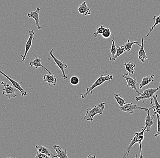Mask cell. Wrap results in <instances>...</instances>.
<instances>
[{
    "mask_svg": "<svg viewBox=\"0 0 160 158\" xmlns=\"http://www.w3.org/2000/svg\"><path fill=\"white\" fill-rule=\"evenodd\" d=\"M146 131V129L144 127L142 128V130L139 132H136L135 133L133 138L131 140V143L128 146L127 148V150L126 153H125L124 155L123 156V158L127 157L129 155L130 150L132 149V147L135 145L136 143H138L140 146V158H143V156L142 155V143L144 139V132Z\"/></svg>",
    "mask_w": 160,
    "mask_h": 158,
    "instance_id": "1",
    "label": "cell"
},
{
    "mask_svg": "<svg viewBox=\"0 0 160 158\" xmlns=\"http://www.w3.org/2000/svg\"><path fill=\"white\" fill-rule=\"evenodd\" d=\"M112 79V75H111L109 74H107V72H106L105 74H100L99 77L95 81L92 85L90 87L87 88L86 93L84 94H81V98L82 99H86V98H88V95L90 93H91L92 96V91L94 89H95L97 87L101 86L105 82L108 81H111Z\"/></svg>",
    "mask_w": 160,
    "mask_h": 158,
    "instance_id": "2",
    "label": "cell"
},
{
    "mask_svg": "<svg viewBox=\"0 0 160 158\" xmlns=\"http://www.w3.org/2000/svg\"><path fill=\"white\" fill-rule=\"evenodd\" d=\"M105 103H101L92 107H88L86 110V114L83 117L84 120L92 122L96 115H102L105 109Z\"/></svg>",
    "mask_w": 160,
    "mask_h": 158,
    "instance_id": "3",
    "label": "cell"
},
{
    "mask_svg": "<svg viewBox=\"0 0 160 158\" xmlns=\"http://www.w3.org/2000/svg\"><path fill=\"white\" fill-rule=\"evenodd\" d=\"M7 82L8 81H6V82L2 81L0 83V85H2L3 86L2 94L5 95L6 97L8 98V99H10L17 96L16 93L18 90L13 86H12L10 85Z\"/></svg>",
    "mask_w": 160,
    "mask_h": 158,
    "instance_id": "4",
    "label": "cell"
},
{
    "mask_svg": "<svg viewBox=\"0 0 160 158\" xmlns=\"http://www.w3.org/2000/svg\"><path fill=\"white\" fill-rule=\"evenodd\" d=\"M53 51L54 48H52L51 50V51H50L49 53L50 57L48 59V60H50L51 59H53L56 65L61 70V71H62V74L63 78L64 79H66L68 78V77L66 75V73H65V69L68 68V65L65 64V63H64L63 62L61 61V60L58 59L56 58V57H55V56L53 54Z\"/></svg>",
    "mask_w": 160,
    "mask_h": 158,
    "instance_id": "5",
    "label": "cell"
},
{
    "mask_svg": "<svg viewBox=\"0 0 160 158\" xmlns=\"http://www.w3.org/2000/svg\"><path fill=\"white\" fill-rule=\"evenodd\" d=\"M160 89V87H159L155 89H145L142 93H141V95L136 97V101H139L140 100H143L146 99H148L152 98L155 93L159 90Z\"/></svg>",
    "mask_w": 160,
    "mask_h": 158,
    "instance_id": "6",
    "label": "cell"
},
{
    "mask_svg": "<svg viewBox=\"0 0 160 158\" xmlns=\"http://www.w3.org/2000/svg\"><path fill=\"white\" fill-rule=\"evenodd\" d=\"M120 110L125 112L130 113V114H132L134 112V111L137 110H142L148 112V110L149 108L142 107H138L137 105V104H133L132 103H127L126 104L124 105L122 107H120Z\"/></svg>",
    "mask_w": 160,
    "mask_h": 158,
    "instance_id": "7",
    "label": "cell"
},
{
    "mask_svg": "<svg viewBox=\"0 0 160 158\" xmlns=\"http://www.w3.org/2000/svg\"><path fill=\"white\" fill-rule=\"evenodd\" d=\"M0 74H1L2 75L6 77V78L8 79V80L9 81L11 82L13 86L16 89H18V90L19 91L21 92L22 96L25 97L28 94V92H26V91L22 88V86H21V84H22V82L19 83V82L16 81H15V80H14L13 79H12V78L3 72L2 71L1 69H0Z\"/></svg>",
    "mask_w": 160,
    "mask_h": 158,
    "instance_id": "8",
    "label": "cell"
},
{
    "mask_svg": "<svg viewBox=\"0 0 160 158\" xmlns=\"http://www.w3.org/2000/svg\"><path fill=\"white\" fill-rule=\"evenodd\" d=\"M123 77L124 78L127 82V87H130L132 89H133L135 91L138 93V96L140 95L141 93L137 89V87L139 84L137 82V79L130 76V74L129 73L124 74Z\"/></svg>",
    "mask_w": 160,
    "mask_h": 158,
    "instance_id": "9",
    "label": "cell"
},
{
    "mask_svg": "<svg viewBox=\"0 0 160 158\" xmlns=\"http://www.w3.org/2000/svg\"><path fill=\"white\" fill-rule=\"evenodd\" d=\"M35 34L34 31L33 30L29 31V38L27 43H26V46H25L24 54V55H21L22 58V62L24 61L27 54H28L29 51L30 50V48L32 47L33 40L34 39V36Z\"/></svg>",
    "mask_w": 160,
    "mask_h": 158,
    "instance_id": "10",
    "label": "cell"
},
{
    "mask_svg": "<svg viewBox=\"0 0 160 158\" xmlns=\"http://www.w3.org/2000/svg\"><path fill=\"white\" fill-rule=\"evenodd\" d=\"M35 56V59L33 60H31L29 63V65L31 67H34L35 69H37L39 68L40 67H42L43 69H44L45 70L48 72L49 74H52L51 72L47 69L42 64V60L41 58L39 56H37L32 53Z\"/></svg>",
    "mask_w": 160,
    "mask_h": 158,
    "instance_id": "11",
    "label": "cell"
},
{
    "mask_svg": "<svg viewBox=\"0 0 160 158\" xmlns=\"http://www.w3.org/2000/svg\"><path fill=\"white\" fill-rule=\"evenodd\" d=\"M40 12V8L39 7H38L36 9V10L34 12H30V13H28L27 15L28 17L31 18L33 19L35 21V25L37 26L38 30L41 29L42 27L40 25L39 23L40 20L39 18V13Z\"/></svg>",
    "mask_w": 160,
    "mask_h": 158,
    "instance_id": "12",
    "label": "cell"
},
{
    "mask_svg": "<svg viewBox=\"0 0 160 158\" xmlns=\"http://www.w3.org/2000/svg\"><path fill=\"white\" fill-rule=\"evenodd\" d=\"M152 109V107L150 108L148 111V115L145 117V126L144 127L146 129V131L147 132H148L151 130V128L153 124V115L151 116L150 115V111Z\"/></svg>",
    "mask_w": 160,
    "mask_h": 158,
    "instance_id": "13",
    "label": "cell"
},
{
    "mask_svg": "<svg viewBox=\"0 0 160 158\" xmlns=\"http://www.w3.org/2000/svg\"><path fill=\"white\" fill-rule=\"evenodd\" d=\"M43 79L44 81L48 83L50 87H55L58 82L57 78L52 74H49L44 75Z\"/></svg>",
    "mask_w": 160,
    "mask_h": 158,
    "instance_id": "14",
    "label": "cell"
},
{
    "mask_svg": "<svg viewBox=\"0 0 160 158\" xmlns=\"http://www.w3.org/2000/svg\"><path fill=\"white\" fill-rule=\"evenodd\" d=\"M158 95H154L153 96L152 98L154 104H153L152 102L151 101V104L154 111V114L153 115L154 116H155L157 114L160 116V104L158 102Z\"/></svg>",
    "mask_w": 160,
    "mask_h": 158,
    "instance_id": "15",
    "label": "cell"
},
{
    "mask_svg": "<svg viewBox=\"0 0 160 158\" xmlns=\"http://www.w3.org/2000/svg\"><path fill=\"white\" fill-rule=\"evenodd\" d=\"M53 148L57 152V155L55 156L54 158H68L67 155V150H63L60 146L56 145L53 146Z\"/></svg>",
    "mask_w": 160,
    "mask_h": 158,
    "instance_id": "16",
    "label": "cell"
},
{
    "mask_svg": "<svg viewBox=\"0 0 160 158\" xmlns=\"http://www.w3.org/2000/svg\"><path fill=\"white\" fill-rule=\"evenodd\" d=\"M35 147L38 150V152L46 154L48 156L49 158H54L56 155L54 153H52L48 147H45L41 145H39L35 146Z\"/></svg>",
    "mask_w": 160,
    "mask_h": 158,
    "instance_id": "17",
    "label": "cell"
},
{
    "mask_svg": "<svg viewBox=\"0 0 160 158\" xmlns=\"http://www.w3.org/2000/svg\"><path fill=\"white\" fill-rule=\"evenodd\" d=\"M144 40L143 38H142V44H141L140 49L139 51L138 54V59L140 60V61L142 63H144L146 59H148V57L147 56L146 54L144 48V44L146 43Z\"/></svg>",
    "mask_w": 160,
    "mask_h": 158,
    "instance_id": "18",
    "label": "cell"
},
{
    "mask_svg": "<svg viewBox=\"0 0 160 158\" xmlns=\"http://www.w3.org/2000/svg\"><path fill=\"white\" fill-rule=\"evenodd\" d=\"M78 11L80 14L84 16L90 15L91 14V10L87 5L86 2H83L79 6Z\"/></svg>",
    "mask_w": 160,
    "mask_h": 158,
    "instance_id": "19",
    "label": "cell"
},
{
    "mask_svg": "<svg viewBox=\"0 0 160 158\" xmlns=\"http://www.w3.org/2000/svg\"><path fill=\"white\" fill-rule=\"evenodd\" d=\"M155 77L154 75H147L146 77H143L142 81L139 84V89H142L143 87L148 85L151 82H153L154 81Z\"/></svg>",
    "mask_w": 160,
    "mask_h": 158,
    "instance_id": "20",
    "label": "cell"
},
{
    "mask_svg": "<svg viewBox=\"0 0 160 158\" xmlns=\"http://www.w3.org/2000/svg\"><path fill=\"white\" fill-rule=\"evenodd\" d=\"M125 52V49L122 46H118L117 47V52L114 55L109 57V60L111 61H114L116 60L119 57L122 55Z\"/></svg>",
    "mask_w": 160,
    "mask_h": 158,
    "instance_id": "21",
    "label": "cell"
},
{
    "mask_svg": "<svg viewBox=\"0 0 160 158\" xmlns=\"http://www.w3.org/2000/svg\"><path fill=\"white\" fill-rule=\"evenodd\" d=\"M124 65L126 68V70L128 72V73L130 74H133L136 68V64L129 61L128 63H125Z\"/></svg>",
    "mask_w": 160,
    "mask_h": 158,
    "instance_id": "22",
    "label": "cell"
},
{
    "mask_svg": "<svg viewBox=\"0 0 160 158\" xmlns=\"http://www.w3.org/2000/svg\"><path fill=\"white\" fill-rule=\"evenodd\" d=\"M138 45L140 47H141V44H140L138 42H136V41H134V42H131L129 40H128L127 43H125L122 46V47L125 49V51L126 52H129L131 50V49L132 48V47L133 45L134 44Z\"/></svg>",
    "mask_w": 160,
    "mask_h": 158,
    "instance_id": "23",
    "label": "cell"
},
{
    "mask_svg": "<svg viewBox=\"0 0 160 158\" xmlns=\"http://www.w3.org/2000/svg\"><path fill=\"white\" fill-rule=\"evenodd\" d=\"M153 18L154 20L153 25L152 26V28H150L148 33L147 34V35L146 36V38L148 37L149 35L150 34V33H151L153 31L154 29L155 28V27H156V26L160 24V15L158 16H154Z\"/></svg>",
    "mask_w": 160,
    "mask_h": 158,
    "instance_id": "24",
    "label": "cell"
},
{
    "mask_svg": "<svg viewBox=\"0 0 160 158\" xmlns=\"http://www.w3.org/2000/svg\"><path fill=\"white\" fill-rule=\"evenodd\" d=\"M114 97L115 99L117 101V103H118L120 107L124 105L127 104L125 99H123L121 97V95L120 94L116 93L114 94Z\"/></svg>",
    "mask_w": 160,
    "mask_h": 158,
    "instance_id": "25",
    "label": "cell"
},
{
    "mask_svg": "<svg viewBox=\"0 0 160 158\" xmlns=\"http://www.w3.org/2000/svg\"><path fill=\"white\" fill-rule=\"evenodd\" d=\"M105 28L103 26L101 25L100 27L98 28L97 29V30L96 32L93 33V36L94 37V38H96L98 37V35L102 34L103 33L104 31Z\"/></svg>",
    "mask_w": 160,
    "mask_h": 158,
    "instance_id": "26",
    "label": "cell"
},
{
    "mask_svg": "<svg viewBox=\"0 0 160 158\" xmlns=\"http://www.w3.org/2000/svg\"><path fill=\"white\" fill-rule=\"evenodd\" d=\"M112 35V33L109 28H105L103 33H102V36L104 38H109Z\"/></svg>",
    "mask_w": 160,
    "mask_h": 158,
    "instance_id": "27",
    "label": "cell"
},
{
    "mask_svg": "<svg viewBox=\"0 0 160 158\" xmlns=\"http://www.w3.org/2000/svg\"><path fill=\"white\" fill-rule=\"evenodd\" d=\"M70 84L72 85L76 86L78 84L80 83V79L78 77L73 76L71 77L70 79Z\"/></svg>",
    "mask_w": 160,
    "mask_h": 158,
    "instance_id": "28",
    "label": "cell"
},
{
    "mask_svg": "<svg viewBox=\"0 0 160 158\" xmlns=\"http://www.w3.org/2000/svg\"><path fill=\"white\" fill-rule=\"evenodd\" d=\"M116 52H117V48H116V45H115L114 37H113L112 38V44L111 48V54L112 56L114 55L115 54H116Z\"/></svg>",
    "mask_w": 160,
    "mask_h": 158,
    "instance_id": "29",
    "label": "cell"
},
{
    "mask_svg": "<svg viewBox=\"0 0 160 158\" xmlns=\"http://www.w3.org/2000/svg\"><path fill=\"white\" fill-rule=\"evenodd\" d=\"M157 118V122H158V129H157V133L155 134L154 136L157 137L159 135H160V116L158 114H156Z\"/></svg>",
    "mask_w": 160,
    "mask_h": 158,
    "instance_id": "30",
    "label": "cell"
},
{
    "mask_svg": "<svg viewBox=\"0 0 160 158\" xmlns=\"http://www.w3.org/2000/svg\"><path fill=\"white\" fill-rule=\"evenodd\" d=\"M36 158H49L48 156L46 154H44V153L39 152L37 151L36 153V155L35 156Z\"/></svg>",
    "mask_w": 160,
    "mask_h": 158,
    "instance_id": "31",
    "label": "cell"
},
{
    "mask_svg": "<svg viewBox=\"0 0 160 158\" xmlns=\"http://www.w3.org/2000/svg\"><path fill=\"white\" fill-rule=\"evenodd\" d=\"M88 158H96V157L95 155H90L88 156Z\"/></svg>",
    "mask_w": 160,
    "mask_h": 158,
    "instance_id": "32",
    "label": "cell"
},
{
    "mask_svg": "<svg viewBox=\"0 0 160 158\" xmlns=\"http://www.w3.org/2000/svg\"><path fill=\"white\" fill-rule=\"evenodd\" d=\"M159 87H160V86Z\"/></svg>",
    "mask_w": 160,
    "mask_h": 158,
    "instance_id": "33",
    "label": "cell"
}]
</instances>
